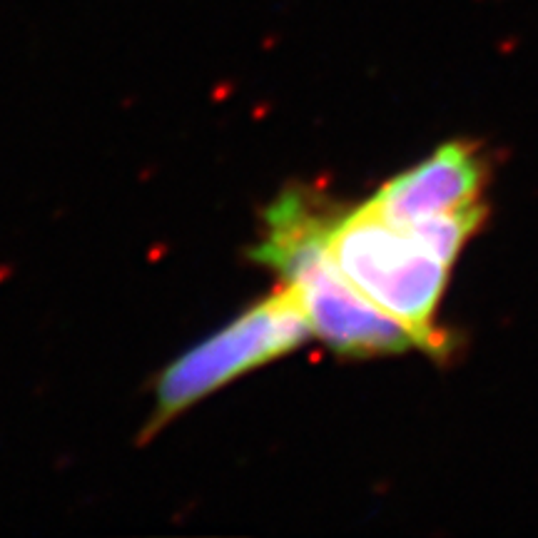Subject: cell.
I'll use <instances>...</instances> for the list:
<instances>
[{"mask_svg": "<svg viewBox=\"0 0 538 538\" xmlns=\"http://www.w3.org/2000/svg\"><path fill=\"white\" fill-rule=\"evenodd\" d=\"M334 214L302 192L282 195L265 214V234L254 249L294 294L311 334L342 357H382L422 346V339L376 307L337 269L329 254Z\"/></svg>", "mask_w": 538, "mask_h": 538, "instance_id": "cell-1", "label": "cell"}, {"mask_svg": "<svg viewBox=\"0 0 538 538\" xmlns=\"http://www.w3.org/2000/svg\"><path fill=\"white\" fill-rule=\"evenodd\" d=\"M329 254L351 287L404 322L422 339V349L441 354L444 339L434 327V314L448 279L446 265L422 252L369 202L334 214Z\"/></svg>", "mask_w": 538, "mask_h": 538, "instance_id": "cell-2", "label": "cell"}, {"mask_svg": "<svg viewBox=\"0 0 538 538\" xmlns=\"http://www.w3.org/2000/svg\"><path fill=\"white\" fill-rule=\"evenodd\" d=\"M311 337V327L294 294L282 287L169 364L157 382L149 436L225 384L262 364L294 351Z\"/></svg>", "mask_w": 538, "mask_h": 538, "instance_id": "cell-3", "label": "cell"}, {"mask_svg": "<svg viewBox=\"0 0 538 538\" xmlns=\"http://www.w3.org/2000/svg\"><path fill=\"white\" fill-rule=\"evenodd\" d=\"M484 163L466 143H446L416 167L389 180L369 205L396 227L481 205Z\"/></svg>", "mask_w": 538, "mask_h": 538, "instance_id": "cell-4", "label": "cell"}, {"mask_svg": "<svg viewBox=\"0 0 538 538\" xmlns=\"http://www.w3.org/2000/svg\"><path fill=\"white\" fill-rule=\"evenodd\" d=\"M481 220H484V207L476 205V207L456 209V212L411 222V225H404L399 229H404L422 252L439 260L441 265L451 267L459 257L461 247L466 245L468 237L479 229Z\"/></svg>", "mask_w": 538, "mask_h": 538, "instance_id": "cell-5", "label": "cell"}]
</instances>
